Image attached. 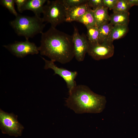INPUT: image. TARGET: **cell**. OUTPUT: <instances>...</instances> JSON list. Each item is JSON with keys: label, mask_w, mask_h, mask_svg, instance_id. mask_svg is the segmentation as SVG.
<instances>
[{"label": "cell", "mask_w": 138, "mask_h": 138, "mask_svg": "<svg viewBox=\"0 0 138 138\" xmlns=\"http://www.w3.org/2000/svg\"><path fill=\"white\" fill-rule=\"evenodd\" d=\"M38 49L40 54L62 64L70 62L74 57L72 36L52 27L41 34Z\"/></svg>", "instance_id": "1"}, {"label": "cell", "mask_w": 138, "mask_h": 138, "mask_svg": "<svg viewBox=\"0 0 138 138\" xmlns=\"http://www.w3.org/2000/svg\"><path fill=\"white\" fill-rule=\"evenodd\" d=\"M69 95L66 105L76 113H99L105 107L106 97L95 93L86 85H77Z\"/></svg>", "instance_id": "2"}, {"label": "cell", "mask_w": 138, "mask_h": 138, "mask_svg": "<svg viewBox=\"0 0 138 138\" xmlns=\"http://www.w3.org/2000/svg\"><path fill=\"white\" fill-rule=\"evenodd\" d=\"M42 18L34 15L30 16L18 14L9 24L19 36L24 37L26 40L41 34L45 26Z\"/></svg>", "instance_id": "3"}, {"label": "cell", "mask_w": 138, "mask_h": 138, "mask_svg": "<svg viewBox=\"0 0 138 138\" xmlns=\"http://www.w3.org/2000/svg\"><path fill=\"white\" fill-rule=\"evenodd\" d=\"M42 14L43 21L50 23L54 28L66 21V9L62 0H47Z\"/></svg>", "instance_id": "4"}, {"label": "cell", "mask_w": 138, "mask_h": 138, "mask_svg": "<svg viewBox=\"0 0 138 138\" xmlns=\"http://www.w3.org/2000/svg\"><path fill=\"white\" fill-rule=\"evenodd\" d=\"M18 116L0 109V128L2 133L16 137L22 135L24 127L18 121Z\"/></svg>", "instance_id": "5"}, {"label": "cell", "mask_w": 138, "mask_h": 138, "mask_svg": "<svg viewBox=\"0 0 138 138\" xmlns=\"http://www.w3.org/2000/svg\"><path fill=\"white\" fill-rule=\"evenodd\" d=\"M12 54L18 57L23 58L29 55L38 54V47L29 40L24 41H15L14 43L3 45Z\"/></svg>", "instance_id": "6"}, {"label": "cell", "mask_w": 138, "mask_h": 138, "mask_svg": "<svg viewBox=\"0 0 138 138\" xmlns=\"http://www.w3.org/2000/svg\"><path fill=\"white\" fill-rule=\"evenodd\" d=\"M87 53L94 60L99 61L112 57L114 53L112 42L105 41L101 43H92L88 41Z\"/></svg>", "instance_id": "7"}, {"label": "cell", "mask_w": 138, "mask_h": 138, "mask_svg": "<svg viewBox=\"0 0 138 138\" xmlns=\"http://www.w3.org/2000/svg\"><path fill=\"white\" fill-rule=\"evenodd\" d=\"M42 58L45 62L44 68L45 69H49L53 70L54 75H58L62 77L66 83L67 87L70 93L77 85L75 79L77 75L76 71H71L63 68L57 66L54 62L50 60H48L43 57Z\"/></svg>", "instance_id": "8"}, {"label": "cell", "mask_w": 138, "mask_h": 138, "mask_svg": "<svg viewBox=\"0 0 138 138\" xmlns=\"http://www.w3.org/2000/svg\"><path fill=\"white\" fill-rule=\"evenodd\" d=\"M72 36L74 57L78 62L83 61L88 48V40L83 33H79L77 28L74 26V31Z\"/></svg>", "instance_id": "9"}, {"label": "cell", "mask_w": 138, "mask_h": 138, "mask_svg": "<svg viewBox=\"0 0 138 138\" xmlns=\"http://www.w3.org/2000/svg\"><path fill=\"white\" fill-rule=\"evenodd\" d=\"M91 9L87 2L75 7L66 9V21L71 22L75 21Z\"/></svg>", "instance_id": "10"}, {"label": "cell", "mask_w": 138, "mask_h": 138, "mask_svg": "<svg viewBox=\"0 0 138 138\" xmlns=\"http://www.w3.org/2000/svg\"><path fill=\"white\" fill-rule=\"evenodd\" d=\"M47 0H27L22 10V13L26 10L31 11L35 15L40 16L42 13L44 4Z\"/></svg>", "instance_id": "11"}, {"label": "cell", "mask_w": 138, "mask_h": 138, "mask_svg": "<svg viewBox=\"0 0 138 138\" xmlns=\"http://www.w3.org/2000/svg\"><path fill=\"white\" fill-rule=\"evenodd\" d=\"M108 8L105 6L93 10L96 26L98 27L104 24L109 23L110 16L108 14Z\"/></svg>", "instance_id": "12"}, {"label": "cell", "mask_w": 138, "mask_h": 138, "mask_svg": "<svg viewBox=\"0 0 138 138\" xmlns=\"http://www.w3.org/2000/svg\"><path fill=\"white\" fill-rule=\"evenodd\" d=\"M129 13H113L110 16V23L113 26L128 25L129 22Z\"/></svg>", "instance_id": "13"}, {"label": "cell", "mask_w": 138, "mask_h": 138, "mask_svg": "<svg viewBox=\"0 0 138 138\" xmlns=\"http://www.w3.org/2000/svg\"><path fill=\"white\" fill-rule=\"evenodd\" d=\"M128 25L113 26L110 34L107 41L113 43V41L124 36L128 32Z\"/></svg>", "instance_id": "14"}, {"label": "cell", "mask_w": 138, "mask_h": 138, "mask_svg": "<svg viewBox=\"0 0 138 138\" xmlns=\"http://www.w3.org/2000/svg\"><path fill=\"white\" fill-rule=\"evenodd\" d=\"M76 21L83 24L87 28L96 26L93 11L91 9L77 19Z\"/></svg>", "instance_id": "15"}, {"label": "cell", "mask_w": 138, "mask_h": 138, "mask_svg": "<svg viewBox=\"0 0 138 138\" xmlns=\"http://www.w3.org/2000/svg\"><path fill=\"white\" fill-rule=\"evenodd\" d=\"M113 27L110 23L102 25L98 27L99 43L107 41Z\"/></svg>", "instance_id": "16"}, {"label": "cell", "mask_w": 138, "mask_h": 138, "mask_svg": "<svg viewBox=\"0 0 138 138\" xmlns=\"http://www.w3.org/2000/svg\"><path fill=\"white\" fill-rule=\"evenodd\" d=\"M88 40L92 43H99L98 27L96 26L87 28Z\"/></svg>", "instance_id": "17"}, {"label": "cell", "mask_w": 138, "mask_h": 138, "mask_svg": "<svg viewBox=\"0 0 138 138\" xmlns=\"http://www.w3.org/2000/svg\"><path fill=\"white\" fill-rule=\"evenodd\" d=\"M131 7L127 0H117L113 11V13H124L128 12Z\"/></svg>", "instance_id": "18"}, {"label": "cell", "mask_w": 138, "mask_h": 138, "mask_svg": "<svg viewBox=\"0 0 138 138\" xmlns=\"http://www.w3.org/2000/svg\"><path fill=\"white\" fill-rule=\"evenodd\" d=\"M1 5L7 9L12 14L16 16L18 13L16 10L14 6V0H1L0 1Z\"/></svg>", "instance_id": "19"}, {"label": "cell", "mask_w": 138, "mask_h": 138, "mask_svg": "<svg viewBox=\"0 0 138 138\" xmlns=\"http://www.w3.org/2000/svg\"><path fill=\"white\" fill-rule=\"evenodd\" d=\"M88 0H62L66 9L77 6L87 3Z\"/></svg>", "instance_id": "20"}, {"label": "cell", "mask_w": 138, "mask_h": 138, "mask_svg": "<svg viewBox=\"0 0 138 138\" xmlns=\"http://www.w3.org/2000/svg\"><path fill=\"white\" fill-rule=\"evenodd\" d=\"M87 3L89 6L92 7L93 10L105 6L103 0H88Z\"/></svg>", "instance_id": "21"}, {"label": "cell", "mask_w": 138, "mask_h": 138, "mask_svg": "<svg viewBox=\"0 0 138 138\" xmlns=\"http://www.w3.org/2000/svg\"><path fill=\"white\" fill-rule=\"evenodd\" d=\"M117 0H103L104 5L110 9H113Z\"/></svg>", "instance_id": "22"}, {"label": "cell", "mask_w": 138, "mask_h": 138, "mask_svg": "<svg viewBox=\"0 0 138 138\" xmlns=\"http://www.w3.org/2000/svg\"><path fill=\"white\" fill-rule=\"evenodd\" d=\"M15 3L16 4L18 12L22 13V9L24 6L27 0H14Z\"/></svg>", "instance_id": "23"}, {"label": "cell", "mask_w": 138, "mask_h": 138, "mask_svg": "<svg viewBox=\"0 0 138 138\" xmlns=\"http://www.w3.org/2000/svg\"><path fill=\"white\" fill-rule=\"evenodd\" d=\"M131 7L134 6H138V0H127Z\"/></svg>", "instance_id": "24"}]
</instances>
